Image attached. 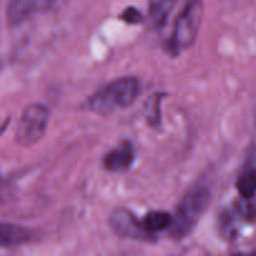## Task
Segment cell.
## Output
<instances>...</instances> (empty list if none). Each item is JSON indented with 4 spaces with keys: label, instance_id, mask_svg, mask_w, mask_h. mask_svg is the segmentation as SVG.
<instances>
[{
    "label": "cell",
    "instance_id": "1",
    "mask_svg": "<svg viewBox=\"0 0 256 256\" xmlns=\"http://www.w3.org/2000/svg\"><path fill=\"white\" fill-rule=\"evenodd\" d=\"M142 92L140 82L134 76H122L108 82L89 98L88 108L96 115H109L130 106Z\"/></svg>",
    "mask_w": 256,
    "mask_h": 256
},
{
    "label": "cell",
    "instance_id": "2",
    "mask_svg": "<svg viewBox=\"0 0 256 256\" xmlns=\"http://www.w3.org/2000/svg\"><path fill=\"white\" fill-rule=\"evenodd\" d=\"M210 202V192L206 186L198 185L190 189L178 205L172 216L170 232L175 239H182L192 232Z\"/></svg>",
    "mask_w": 256,
    "mask_h": 256
},
{
    "label": "cell",
    "instance_id": "3",
    "mask_svg": "<svg viewBox=\"0 0 256 256\" xmlns=\"http://www.w3.org/2000/svg\"><path fill=\"white\" fill-rule=\"evenodd\" d=\"M204 12V0H186L180 12L169 42V50L174 55L189 49L199 32Z\"/></svg>",
    "mask_w": 256,
    "mask_h": 256
},
{
    "label": "cell",
    "instance_id": "4",
    "mask_svg": "<svg viewBox=\"0 0 256 256\" xmlns=\"http://www.w3.org/2000/svg\"><path fill=\"white\" fill-rule=\"evenodd\" d=\"M49 124V109L44 104L28 105L18 122L15 139L22 146H32L42 140Z\"/></svg>",
    "mask_w": 256,
    "mask_h": 256
},
{
    "label": "cell",
    "instance_id": "5",
    "mask_svg": "<svg viewBox=\"0 0 256 256\" xmlns=\"http://www.w3.org/2000/svg\"><path fill=\"white\" fill-rule=\"evenodd\" d=\"M54 2L55 0H10L6 8V19L12 26L20 25L49 10Z\"/></svg>",
    "mask_w": 256,
    "mask_h": 256
},
{
    "label": "cell",
    "instance_id": "6",
    "mask_svg": "<svg viewBox=\"0 0 256 256\" xmlns=\"http://www.w3.org/2000/svg\"><path fill=\"white\" fill-rule=\"evenodd\" d=\"M110 226L116 235L135 240H149L152 235L148 234L142 226V222L136 219L130 212L118 209L110 216Z\"/></svg>",
    "mask_w": 256,
    "mask_h": 256
},
{
    "label": "cell",
    "instance_id": "7",
    "mask_svg": "<svg viewBox=\"0 0 256 256\" xmlns=\"http://www.w3.org/2000/svg\"><path fill=\"white\" fill-rule=\"evenodd\" d=\"M135 160L134 148L130 142H122L106 152L102 159V165L108 172H120L128 170Z\"/></svg>",
    "mask_w": 256,
    "mask_h": 256
},
{
    "label": "cell",
    "instance_id": "8",
    "mask_svg": "<svg viewBox=\"0 0 256 256\" xmlns=\"http://www.w3.org/2000/svg\"><path fill=\"white\" fill-rule=\"evenodd\" d=\"M32 239V232L26 228L10 222H0V248L24 244Z\"/></svg>",
    "mask_w": 256,
    "mask_h": 256
},
{
    "label": "cell",
    "instance_id": "9",
    "mask_svg": "<svg viewBox=\"0 0 256 256\" xmlns=\"http://www.w3.org/2000/svg\"><path fill=\"white\" fill-rule=\"evenodd\" d=\"M142 226L148 234L152 235L154 232H162L165 229H170L172 222V215L169 214L166 212H160V210H156V212H150L142 218Z\"/></svg>",
    "mask_w": 256,
    "mask_h": 256
},
{
    "label": "cell",
    "instance_id": "10",
    "mask_svg": "<svg viewBox=\"0 0 256 256\" xmlns=\"http://www.w3.org/2000/svg\"><path fill=\"white\" fill-rule=\"evenodd\" d=\"M175 0H149L150 22L155 28H162L169 18Z\"/></svg>",
    "mask_w": 256,
    "mask_h": 256
},
{
    "label": "cell",
    "instance_id": "11",
    "mask_svg": "<svg viewBox=\"0 0 256 256\" xmlns=\"http://www.w3.org/2000/svg\"><path fill=\"white\" fill-rule=\"evenodd\" d=\"M162 95L155 94L145 104V118H146L148 122L154 128L159 126L160 122H162Z\"/></svg>",
    "mask_w": 256,
    "mask_h": 256
},
{
    "label": "cell",
    "instance_id": "12",
    "mask_svg": "<svg viewBox=\"0 0 256 256\" xmlns=\"http://www.w3.org/2000/svg\"><path fill=\"white\" fill-rule=\"evenodd\" d=\"M238 192L245 199L256 194V169H249L240 175L238 180Z\"/></svg>",
    "mask_w": 256,
    "mask_h": 256
},
{
    "label": "cell",
    "instance_id": "13",
    "mask_svg": "<svg viewBox=\"0 0 256 256\" xmlns=\"http://www.w3.org/2000/svg\"><path fill=\"white\" fill-rule=\"evenodd\" d=\"M120 19L124 20L128 24H139V22H142L144 20V16H142V12L139 9H136L134 6H129L122 12Z\"/></svg>",
    "mask_w": 256,
    "mask_h": 256
},
{
    "label": "cell",
    "instance_id": "14",
    "mask_svg": "<svg viewBox=\"0 0 256 256\" xmlns=\"http://www.w3.org/2000/svg\"><path fill=\"white\" fill-rule=\"evenodd\" d=\"M238 256H242V255H238Z\"/></svg>",
    "mask_w": 256,
    "mask_h": 256
}]
</instances>
